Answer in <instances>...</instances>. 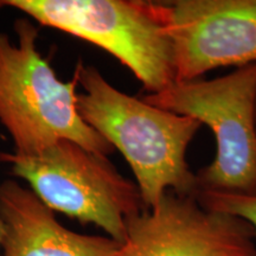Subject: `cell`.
I'll use <instances>...</instances> for the list:
<instances>
[{"label":"cell","instance_id":"cell-4","mask_svg":"<svg viewBox=\"0 0 256 256\" xmlns=\"http://www.w3.org/2000/svg\"><path fill=\"white\" fill-rule=\"evenodd\" d=\"M43 26L101 48L142 83L147 95L176 81L174 51L154 2L140 0H0Z\"/></svg>","mask_w":256,"mask_h":256},{"label":"cell","instance_id":"cell-7","mask_svg":"<svg viewBox=\"0 0 256 256\" xmlns=\"http://www.w3.org/2000/svg\"><path fill=\"white\" fill-rule=\"evenodd\" d=\"M255 236L241 218L168 191L154 208L126 220L122 256H256Z\"/></svg>","mask_w":256,"mask_h":256},{"label":"cell","instance_id":"cell-10","mask_svg":"<svg viewBox=\"0 0 256 256\" xmlns=\"http://www.w3.org/2000/svg\"><path fill=\"white\" fill-rule=\"evenodd\" d=\"M2 222H0V252H2Z\"/></svg>","mask_w":256,"mask_h":256},{"label":"cell","instance_id":"cell-11","mask_svg":"<svg viewBox=\"0 0 256 256\" xmlns=\"http://www.w3.org/2000/svg\"><path fill=\"white\" fill-rule=\"evenodd\" d=\"M0 8H2V2H0Z\"/></svg>","mask_w":256,"mask_h":256},{"label":"cell","instance_id":"cell-3","mask_svg":"<svg viewBox=\"0 0 256 256\" xmlns=\"http://www.w3.org/2000/svg\"><path fill=\"white\" fill-rule=\"evenodd\" d=\"M10 166L54 212L94 224L121 243L126 220L145 210L136 184L124 178L107 156L70 140H60L32 156L0 152Z\"/></svg>","mask_w":256,"mask_h":256},{"label":"cell","instance_id":"cell-5","mask_svg":"<svg viewBox=\"0 0 256 256\" xmlns=\"http://www.w3.org/2000/svg\"><path fill=\"white\" fill-rule=\"evenodd\" d=\"M144 100L212 130L216 154L196 174L200 190L256 194V63L212 80L174 82Z\"/></svg>","mask_w":256,"mask_h":256},{"label":"cell","instance_id":"cell-6","mask_svg":"<svg viewBox=\"0 0 256 256\" xmlns=\"http://www.w3.org/2000/svg\"><path fill=\"white\" fill-rule=\"evenodd\" d=\"M174 51V82L256 63V0L154 2Z\"/></svg>","mask_w":256,"mask_h":256},{"label":"cell","instance_id":"cell-1","mask_svg":"<svg viewBox=\"0 0 256 256\" xmlns=\"http://www.w3.org/2000/svg\"><path fill=\"white\" fill-rule=\"evenodd\" d=\"M78 112L92 130L120 151L132 170L145 210L154 208L168 191L196 196L197 176L186 151L202 124L120 92L98 68L76 66Z\"/></svg>","mask_w":256,"mask_h":256},{"label":"cell","instance_id":"cell-9","mask_svg":"<svg viewBox=\"0 0 256 256\" xmlns=\"http://www.w3.org/2000/svg\"><path fill=\"white\" fill-rule=\"evenodd\" d=\"M196 197L206 209L241 218L256 234V194L200 190Z\"/></svg>","mask_w":256,"mask_h":256},{"label":"cell","instance_id":"cell-8","mask_svg":"<svg viewBox=\"0 0 256 256\" xmlns=\"http://www.w3.org/2000/svg\"><path fill=\"white\" fill-rule=\"evenodd\" d=\"M0 256H122L124 243L66 228L30 188L12 179L0 183Z\"/></svg>","mask_w":256,"mask_h":256},{"label":"cell","instance_id":"cell-2","mask_svg":"<svg viewBox=\"0 0 256 256\" xmlns=\"http://www.w3.org/2000/svg\"><path fill=\"white\" fill-rule=\"evenodd\" d=\"M17 40L0 32V124L20 156L37 154L60 140L107 156L114 148L82 119L78 74L64 82L37 48L38 28L26 18L14 22Z\"/></svg>","mask_w":256,"mask_h":256}]
</instances>
